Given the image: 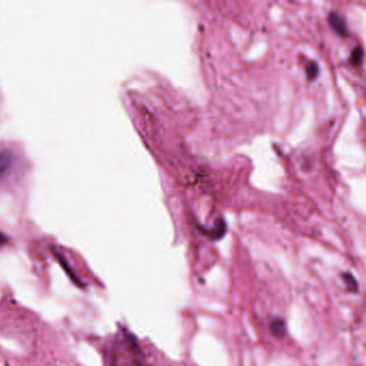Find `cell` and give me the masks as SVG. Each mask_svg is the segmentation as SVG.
<instances>
[{
  "label": "cell",
  "instance_id": "4",
  "mask_svg": "<svg viewBox=\"0 0 366 366\" xmlns=\"http://www.w3.org/2000/svg\"><path fill=\"white\" fill-rule=\"evenodd\" d=\"M342 276H343V280L345 282V285L347 286L349 291L357 292L359 290V284H358L357 279L355 278V276L351 273H344Z\"/></svg>",
  "mask_w": 366,
  "mask_h": 366
},
{
  "label": "cell",
  "instance_id": "6",
  "mask_svg": "<svg viewBox=\"0 0 366 366\" xmlns=\"http://www.w3.org/2000/svg\"><path fill=\"white\" fill-rule=\"evenodd\" d=\"M318 65H317V63H314V61H313V63H310L308 66H307V69H306V71H307V74H308V77L309 78H315L316 77V75H317V73H318Z\"/></svg>",
  "mask_w": 366,
  "mask_h": 366
},
{
  "label": "cell",
  "instance_id": "1",
  "mask_svg": "<svg viewBox=\"0 0 366 366\" xmlns=\"http://www.w3.org/2000/svg\"><path fill=\"white\" fill-rule=\"evenodd\" d=\"M329 22L331 26L334 28V30L340 33L341 36H347L348 28L346 26V23H345V19L343 18V16L340 14V13L336 11L331 12L329 14Z\"/></svg>",
  "mask_w": 366,
  "mask_h": 366
},
{
  "label": "cell",
  "instance_id": "2",
  "mask_svg": "<svg viewBox=\"0 0 366 366\" xmlns=\"http://www.w3.org/2000/svg\"><path fill=\"white\" fill-rule=\"evenodd\" d=\"M13 162V157L8 150H0V178L9 171Z\"/></svg>",
  "mask_w": 366,
  "mask_h": 366
},
{
  "label": "cell",
  "instance_id": "7",
  "mask_svg": "<svg viewBox=\"0 0 366 366\" xmlns=\"http://www.w3.org/2000/svg\"><path fill=\"white\" fill-rule=\"evenodd\" d=\"M5 242V238L2 236V234H0V245H2Z\"/></svg>",
  "mask_w": 366,
  "mask_h": 366
},
{
  "label": "cell",
  "instance_id": "3",
  "mask_svg": "<svg viewBox=\"0 0 366 366\" xmlns=\"http://www.w3.org/2000/svg\"><path fill=\"white\" fill-rule=\"evenodd\" d=\"M271 331L272 333L277 336L281 337L286 334V323L285 321L280 318H275L271 321Z\"/></svg>",
  "mask_w": 366,
  "mask_h": 366
},
{
  "label": "cell",
  "instance_id": "5",
  "mask_svg": "<svg viewBox=\"0 0 366 366\" xmlns=\"http://www.w3.org/2000/svg\"><path fill=\"white\" fill-rule=\"evenodd\" d=\"M362 57H363V50L360 47V46H357L354 51H352L351 53V57H350V63L352 65H359L361 63L362 60Z\"/></svg>",
  "mask_w": 366,
  "mask_h": 366
}]
</instances>
